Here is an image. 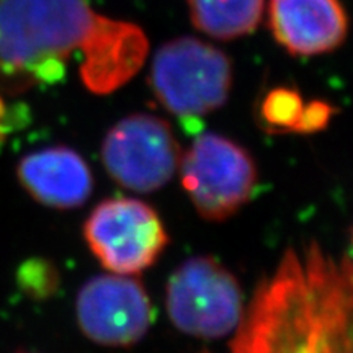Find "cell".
Listing matches in <instances>:
<instances>
[{"label": "cell", "instance_id": "ba28073f", "mask_svg": "<svg viewBox=\"0 0 353 353\" xmlns=\"http://www.w3.org/2000/svg\"><path fill=\"white\" fill-rule=\"evenodd\" d=\"M79 327L88 341L103 347H131L149 330L151 299L143 283L131 275H99L79 291Z\"/></svg>", "mask_w": 353, "mask_h": 353}, {"label": "cell", "instance_id": "5b68a950", "mask_svg": "<svg viewBox=\"0 0 353 353\" xmlns=\"http://www.w3.org/2000/svg\"><path fill=\"white\" fill-rule=\"evenodd\" d=\"M182 187L201 218L224 221L252 196L257 167L242 145L216 132L200 134L180 159Z\"/></svg>", "mask_w": 353, "mask_h": 353}, {"label": "cell", "instance_id": "2e32d148", "mask_svg": "<svg viewBox=\"0 0 353 353\" xmlns=\"http://www.w3.org/2000/svg\"><path fill=\"white\" fill-rule=\"evenodd\" d=\"M21 353H25V352H21Z\"/></svg>", "mask_w": 353, "mask_h": 353}, {"label": "cell", "instance_id": "7c38bea8", "mask_svg": "<svg viewBox=\"0 0 353 353\" xmlns=\"http://www.w3.org/2000/svg\"><path fill=\"white\" fill-rule=\"evenodd\" d=\"M304 105L301 94L293 88H273L262 99L259 118L265 130L272 132H298Z\"/></svg>", "mask_w": 353, "mask_h": 353}, {"label": "cell", "instance_id": "4fadbf2b", "mask_svg": "<svg viewBox=\"0 0 353 353\" xmlns=\"http://www.w3.org/2000/svg\"><path fill=\"white\" fill-rule=\"evenodd\" d=\"M17 283L26 296L46 299L52 296L59 286V272L50 260H26L17 273Z\"/></svg>", "mask_w": 353, "mask_h": 353}, {"label": "cell", "instance_id": "3957f363", "mask_svg": "<svg viewBox=\"0 0 353 353\" xmlns=\"http://www.w3.org/2000/svg\"><path fill=\"white\" fill-rule=\"evenodd\" d=\"M149 83L167 112L180 118L203 117L228 101L232 64L213 44L192 37L176 38L159 48Z\"/></svg>", "mask_w": 353, "mask_h": 353}, {"label": "cell", "instance_id": "8992f818", "mask_svg": "<svg viewBox=\"0 0 353 353\" xmlns=\"http://www.w3.org/2000/svg\"><path fill=\"white\" fill-rule=\"evenodd\" d=\"M83 237L100 263L118 275L144 272L169 244L159 214L134 198H110L97 205L83 224Z\"/></svg>", "mask_w": 353, "mask_h": 353}, {"label": "cell", "instance_id": "52a82bcc", "mask_svg": "<svg viewBox=\"0 0 353 353\" xmlns=\"http://www.w3.org/2000/svg\"><path fill=\"white\" fill-rule=\"evenodd\" d=\"M105 169L121 187L138 193L156 192L179 170V141L169 123L148 113L123 118L101 144Z\"/></svg>", "mask_w": 353, "mask_h": 353}, {"label": "cell", "instance_id": "5bb4252c", "mask_svg": "<svg viewBox=\"0 0 353 353\" xmlns=\"http://www.w3.org/2000/svg\"><path fill=\"white\" fill-rule=\"evenodd\" d=\"M335 113H337V110L332 105H329L327 101H309L303 108L298 132L299 134H307V132H317L325 130Z\"/></svg>", "mask_w": 353, "mask_h": 353}, {"label": "cell", "instance_id": "6da1fadb", "mask_svg": "<svg viewBox=\"0 0 353 353\" xmlns=\"http://www.w3.org/2000/svg\"><path fill=\"white\" fill-rule=\"evenodd\" d=\"M149 39L88 0H0V90L20 95L65 76L74 56L88 92L108 95L139 72Z\"/></svg>", "mask_w": 353, "mask_h": 353}, {"label": "cell", "instance_id": "9a60e30c", "mask_svg": "<svg viewBox=\"0 0 353 353\" xmlns=\"http://www.w3.org/2000/svg\"><path fill=\"white\" fill-rule=\"evenodd\" d=\"M8 132V126H7V107L6 101L2 99V94H0V143L6 139Z\"/></svg>", "mask_w": 353, "mask_h": 353}, {"label": "cell", "instance_id": "8fae6325", "mask_svg": "<svg viewBox=\"0 0 353 353\" xmlns=\"http://www.w3.org/2000/svg\"><path fill=\"white\" fill-rule=\"evenodd\" d=\"M196 30L221 41L254 33L262 20L265 0H187Z\"/></svg>", "mask_w": 353, "mask_h": 353}, {"label": "cell", "instance_id": "30bf717a", "mask_svg": "<svg viewBox=\"0 0 353 353\" xmlns=\"http://www.w3.org/2000/svg\"><path fill=\"white\" fill-rule=\"evenodd\" d=\"M17 179L34 201L54 210L79 208L94 188L87 162L65 145L26 154L17 165Z\"/></svg>", "mask_w": 353, "mask_h": 353}, {"label": "cell", "instance_id": "7a4b0ae2", "mask_svg": "<svg viewBox=\"0 0 353 353\" xmlns=\"http://www.w3.org/2000/svg\"><path fill=\"white\" fill-rule=\"evenodd\" d=\"M350 245L290 247L255 286L229 353H352Z\"/></svg>", "mask_w": 353, "mask_h": 353}, {"label": "cell", "instance_id": "277c9868", "mask_svg": "<svg viewBox=\"0 0 353 353\" xmlns=\"http://www.w3.org/2000/svg\"><path fill=\"white\" fill-rule=\"evenodd\" d=\"M172 324L198 339H221L239 324L244 296L237 278L213 257H192L172 273L165 290Z\"/></svg>", "mask_w": 353, "mask_h": 353}, {"label": "cell", "instance_id": "9c48e42d", "mask_svg": "<svg viewBox=\"0 0 353 353\" xmlns=\"http://www.w3.org/2000/svg\"><path fill=\"white\" fill-rule=\"evenodd\" d=\"M268 28L293 56H319L341 48L348 19L341 0H270Z\"/></svg>", "mask_w": 353, "mask_h": 353}]
</instances>
